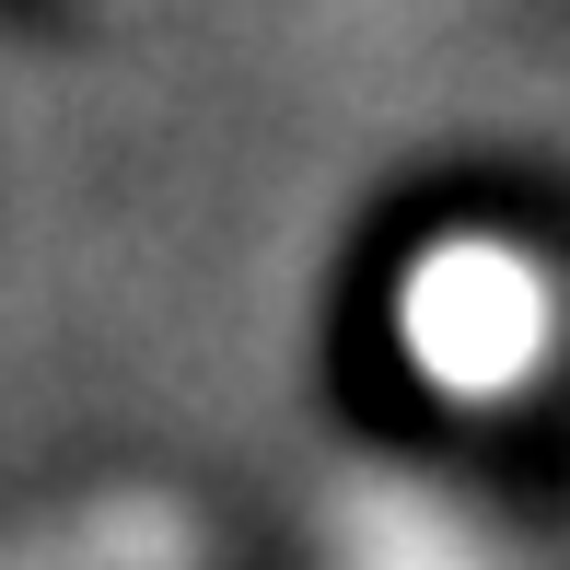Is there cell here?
<instances>
[{
    "label": "cell",
    "instance_id": "6da1fadb",
    "mask_svg": "<svg viewBox=\"0 0 570 570\" xmlns=\"http://www.w3.org/2000/svg\"><path fill=\"white\" fill-rule=\"evenodd\" d=\"M396 326L443 396H524L535 361H548V268L501 233H454L407 268Z\"/></svg>",
    "mask_w": 570,
    "mask_h": 570
},
{
    "label": "cell",
    "instance_id": "7a4b0ae2",
    "mask_svg": "<svg viewBox=\"0 0 570 570\" xmlns=\"http://www.w3.org/2000/svg\"><path fill=\"white\" fill-rule=\"evenodd\" d=\"M0 570H210V524L175 489H106L0 535Z\"/></svg>",
    "mask_w": 570,
    "mask_h": 570
}]
</instances>
